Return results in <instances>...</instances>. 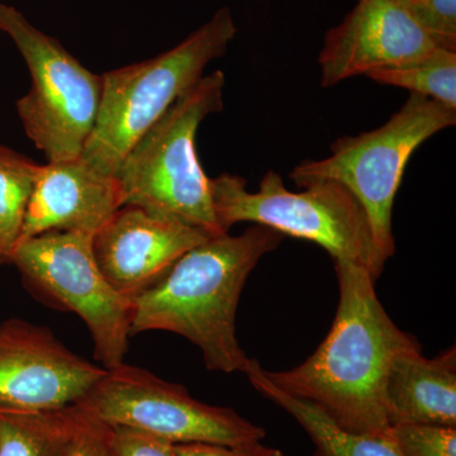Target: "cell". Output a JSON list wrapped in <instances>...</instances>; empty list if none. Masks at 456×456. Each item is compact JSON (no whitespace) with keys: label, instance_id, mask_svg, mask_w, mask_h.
<instances>
[{"label":"cell","instance_id":"cell-5","mask_svg":"<svg viewBox=\"0 0 456 456\" xmlns=\"http://www.w3.org/2000/svg\"><path fill=\"white\" fill-rule=\"evenodd\" d=\"M456 123V110L411 93L406 103L382 127L342 137L322 160H305L289 178L298 188L334 182L347 189L367 215L378 278L395 250L392 213L411 156L426 140Z\"/></svg>","mask_w":456,"mask_h":456},{"label":"cell","instance_id":"cell-16","mask_svg":"<svg viewBox=\"0 0 456 456\" xmlns=\"http://www.w3.org/2000/svg\"><path fill=\"white\" fill-rule=\"evenodd\" d=\"M77 406L51 411L0 410V456H62Z\"/></svg>","mask_w":456,"mask_h":456},{"label":"cell","instance_id":"cell-2","mask_svg":"<svg viewBox=\"0 0 456 456\" xmlns=\"http://www.w3.org/2000/svg\"><path fill=\"white\" fill-rule=\"evenodd\" d=\"M285 236L254 224L241 235L209 237L171 265L132 301L131 336L167 331L202 353L207 369L245 373L250 358L240 346L236 314L246 281Z\"/></svg>","mask_w":456,"mask_h":456},{"label":"cell","instance_id":"cell-14","mask_svg":"<svg viewBox=\"0 0 456 456\" xmlns=\"http://www.w3.org/2000/svg\"><path fill=\"white\" fill-rule=\"evenodd\" d=\"M386 407L389 426L456 428L455 347L434 359L422 355L419 344L402 351L387 378Z\"/></svg>","mask_w":456,"mask_h":456},{"label":"cell","instance_id":"cell-13","mask_svg":"<svg viewBox=\"0 0 456 456\" xmlns=\"http://www.w3.org/2000/svg\"><path fill=\"white\" fill-rule=\"evenodd\" d=\"M121 207L117 176L99 173L82 158L41 165L20 241L50 231L94 236Z\"/></svg>","mask_w":456,"mask_h":456},{"label":"cell","instance_id":"cell-24","mask_svg":"<svg viewBox=\"0 0 456 456\" xmlns=\"http://www.w3.org/2000/svg\"><path fill=\"white\" fill-rule=\"evenodd\" d=\"M402 5L410 9L411 12H415L417 8L421 7L424 4L425 0H397Z\"/></svg>","mask_w":456,"mask_h":456},{"label":"cell","instance_id":"cell-23","mask_svg":"<svg viewBox=\"0 0 456 456\" xmlns=\"http://www.w3.org/2000/svg\"><path fill=\"white\" fill-rule=\"evenodd\" d=\"M269 449L261 443L239 446L212 443L174 444L175 456H265Z\"/></svg>","mask_w":456,"mask_h":456},{"label":"cell","instance_id":"cell-15","mask_svg":"<svg viewBox=\"0 0 456 456\" xmlns=\"http://www.w3.org/2000/svg\"><path fill=\"white\" fill-rule=\"evenodd\" d=\"M264 397L283 408L314 441V456H402L388 434H355L336 425L310 402L288 395L270 382L257 360L250 359L245 373Z\"/></svg>","mask_w":456,"mask_h":456},{"label":"cell","instance_id":"cell-8","mask_svg":"<svg viewBox=\"0 0 456 456\" xmlns=\"http://www.w3.org/2000/svg\"><path fill=\"white\" fill-rule=\"evenodd\" d=\"M93 236L50 231L23 240L12 255L33 296L82 318L101 367L125 362L131 338L132 302L108 283L93 254Z\"/></svg>","mask_w":456,"mask_h":456},{"label":"cell","instance_id":"cell-21","mask_svg":"<svg viewBox=\"0 0 456 456\" xmlns=\"http://www.w3.org/2000/svg\"><path fill=\"white\" fill-rule=\"evenodd\" d=\"M412 14L435 46L456 53V0H425Z\"/></svg>","mask_w":456,"mask_h":456},{"label":"cell","instance_id":"cell-1","mask_svg":"<svg viewBox=\"0 0 456 456\" xmlns=\"http://www.w3.org/2000/svg\"><path fill=\"white\" fill-rule=\"evenodd\" d=\"M338 312L322 344L298 367L266 371L281 391L310 402L336 425L355 434L389 428L386 384L395 359L419 342L391 320L364 266L335 261Z\"/></svg>","mask_w":456,"mask_h":456},{"label":"cell","instance_id":"cell-6","mask_svg":"<svg viewBox=\"0 0 456 456\" xmlns=\"http://www.w3.org/2000/svg\"><path fill=\"white\" fill-rule=\"evenodd\" d=\"M302 189L288 191L274 170L264 175L256 191H248L246 180L232 174L211 179L213 208L224 232L241 222L269 227L320 245L335 261L364 266L377 281L370 226L356 198L334 182Z\"/></svg>","mask_w":456,"mask_h":456},{"label":"cell","instance_id":"cell-9","mask_svg":"<svg viewBox=\"0 0 456 456\" xmlns=\"http://www.w3.org/2000/svg\"><path fill=\"white\" fill-rule=\"evenodd\" d=\"M77 406L103 424L146 432L171 444L239 446L265 437L263 428L231 408L203 403L180 384L126 362L107 369Z\"/></svg>","mask_w":456,"mask_h":456},{"label":"cell","instance_id":"cell-4","mask_svg":"<svg viewBox=\"0 0 456 456\" xmlns=\"http://www.w3.org/2000/svg\"><path fill=\"white\" fill-rule=\"evenodd\" d=\"M236 33L230 8H222L174 49L102 75L101 107L83 160L116 176L134 143L226 53Z\"/></svg>","mask_w":456,"mask_h":456},{"label":"cell","instance_id":"cell-7","mask_svg":"<svg viewBox=\"0 0 456 456\" xmlns=\"http://www.w3.org/2000/svg\"><path fill=\"white\" fill-rule=\"evenodd\" d=\"M0 31L16 44L31 74V89L17 101L27 136L49 163L82 158L97 122L102 77L4 3H0Z\"/></svg>","mask_w":456,"mask_h":456},{"label":"cell","instance_id":"cell-22","mask_svg":"<svg viewBox=\"0 0 456 456\" xmlns=\"http://www.w3.org/2000/svg\"><path fill=\"white\" fill-rule=\"evenodd\" d=\"M112 445L117 456H175L174 444L134 428H112Z\"/></svg>","mask_w":456,"mask_h":456},{"label":"cell","instance_id":"cell-12","mask_svg":"<svg viewBox=\"0 0 456 456\" xmlns=\"http://www.w3.org/2000/svg\"><path fill=\"white\" fill-rule=\"evenodd\" d=\"M207 239L196 228L123 206L93 236L92 248L108 283L132 302Z\"/></svg>","mask_w":456,"mask_h":456},{"label":"cell","instance_id":"cell-25","mask_svg":"<svg viewBox=\"0 0 456 456\" xmlns=\"http://www.w3.org/2000/svg\"><path fill=\"white\" fill-rule=\"evenodd\" d=\"M265 456H285V455L283 454V452H281V450L270 448L268 454H266Z\"/></svg>","mask_w":456,"mask_h":456},{"label":"cell","instance_id":"cell-11","mask_svg":"<svg viewBox=\"0 0 456 456\" xmlns=\"http://www.w3.org/2000/svg\"><path fill=\"white\" fill-rule=\"evenodd\" d=\"M435 49L410 9L397 0H358L326 33L318 56L323 88L380 69L410 64Z\"/></svg>","mask_w":456,"mask_h":456},{"label":"cell","instance_id":"cell-10","mask_svg":"<svg viewBox=\"0 0 456 456\" xmlns=\"http://www.w3.org/2000/svg\"><path fill=\"white\" fill-rule=\"evenodd\" d=\"M106 370L69 350L47 327L18 318L0 325V410L74 406Z\"/></svg>","mask_w":456,"mask_h":456},{"label":"cell","instance_id":"cell-18","mask_svg":"<svg viewBox=\"0 0 456 456\" xmlns=\"http://www.w3.org/2000/svg\"><path fill=\"white\" fill-rule=\"evenodd\" d=\"M382 86H397L456 110V53L435 49L410 64L380 69L367 75Z\"/></svg>","mask_w":456,"mask_h":456},{"label":"cell","instance_id":"cell-19","mask_svg":"<svg viewBox=\"0 0 456 456\" xmlns=\"http://www.w3.org/2000/svg\"><path fill=\"white\" fill-rule=\"evenodd\" d=\"M387 434L402 456H456V428L398 424Z\"/></svg>","mask_w":456,"mask_h":456},{"label":"cell","instance_id":"cell-3","mask_svg":"<svg viewBox=\"0 0 456 456\" xmlns=\"http://www.w3.org/2000/svg\"><path fill=\"white\" fill-rule=\"evenodd\" d=\"M224 86L221 70L203 77L134 143L116 175L123 206L196 228L208 237L226 235L216 218L211 179L196 147L200 123L224 108Z\"/></svg>","mask_w":456,"mask_h":456},{"label":"cell","instance_id":"cell-17","mask_svg":"<svg viewBox=\"0 0 456 456\" xmlns=\"http://www.w3.org/2000/svg\"><path fill=\"white\" fill-rule=\"evenodd\" d=\"M41 165L0 146V264H11L20 244L29 200Z\"/></svg>","mask_w":456,"mask_h":456},{"label":"cell","instance_id":"cell-20","mask_svg":"<svg viewBox=\"0 0 456 456\" xmlns=\"http://www.w3.org/2000/svg\"><path fill=\"white\" fill-rule=\"evenodd\" d=\"M77 406L73 431L62 456H117L112 445L110 426L90 416Z\"/></svg>","mask_w":456,"mask_h":456}]
</instances>
